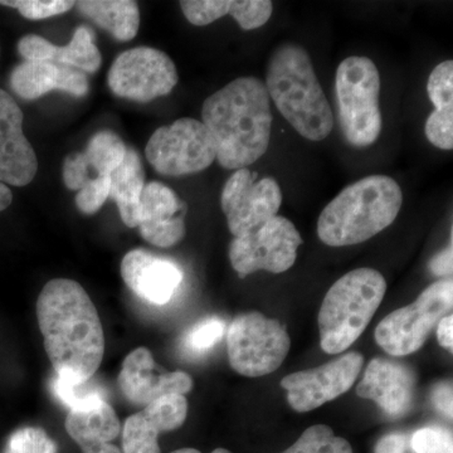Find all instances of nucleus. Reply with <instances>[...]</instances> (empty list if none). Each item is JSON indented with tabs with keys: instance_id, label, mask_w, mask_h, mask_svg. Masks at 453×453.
<instances>
[{
	"instance_id": "1",
	"label": "nucleus",
	"mask_w": 453,
	"mask_h": 453,
	"mask_svg": "<svg viewBox=\"0 0 453 453\" xmlns=\"http://www.w3.org/2000/svg\"><path fill=\"white\" fill-rule=\"evenodd\" d=\"M37 319L57 375L76 381L94 377L105 354V336L85 288L68 279L47 282L38 296Z\"/></svg>"
},
{
	"instance_id": "2",
	"label": "nucleus",
	"mask_w": 453,
	"mask_h": 453,
	"mask_svg": "<svg viewBox=\"0 0 453 453\" xmlns=\"http://www.w3.org/2000/svg\"><path fill=\"white\" fill-rule=\"evenodd\" d=\"M273 119L266 86L256 77H240L203 104V125L225 169L247 168L266 154Z\"/></svg>"
},
{
	"instance_id": "3",
	"label": "nucleus",
	"mask_w": 453,
	"mask_h": 453,
	"mask_svg": "<svg viewBox=\"0 0 453 453\" xmlns=\"http://www.w3.org/2000/svg\"><path fill=\"white\" fill-rule=\"evenodd\" d=\"M265 86L277 110L303 138L318 142L332 134L333 110L303 46L283 43L273 50Z\"/></svg>"
},
{
	"instance_id": "4",
	"label": "nucleus",
	"mask_w": 453,
	"mask_h": 453,
	"mask_svg": "<svg viewBox=\"0 0 453 453\" xmlns=\"http://www.w3.org/2000/svg\"><path fill=\"white\" fill-rule=\"evenodd\" d=\"M403 203L401 187L388 175H369L342 189L318 220V235L330 247L354 246L388 228Z\"/></svg>"
},
{
	"instance_id": "5",
	"label": "nucleus",
	"mask_w": 453,
	"mask_h": 453,
	"mask_svg": "<svg viewBox=\"0 0 453 453\" xmlns=\"http://www.w3.org/2000/svg\"><path fill=\"white\" fill-rule=\"evenodd\" d=\"M387 282L372 268H357L334 283L319 311L320 345L339 354L360 338L386 296Z\"/></svg>"
},
{
	"instance_id": "6",
	"label": "nucleus",
	"mask_w": 453,
	"mask_h": 453,
	"mask_svg": "<svg viewBox=\"0 0 453 453\" xmlns=\"http://www.w3.org/2000/svg\"><path fill=\"white\" fill-rule=\"evenodd\" d=\"M340 127L354 148H368L381 133L380 76L368 57L351 56L338 65L335 76Z\"/></svg>"
},
{
	"instance_id": "7",
	"label": "nucleus",
	"mask_w": 453,
	"mask_h": 453,
	"mask_svg": "<svg viewBox=\"0 0 453 453\" xmlns=\"http://www.w3.org/2000/svg\"><path fill=\"white\" fill-rule=\"evenodd\" d=\"M290 347L285 326L257 311L238 315L226 332L229 365L244 377H264L275 372L285 362Z\"/></svg>"
},
{
	"instance_id": "8",
	"label": "nucleus",
	"mask_w": 453,
	"mask_h": 453,
	"mask_svg": "<svg viewBox=\"0 0 453 453\" xmlns=\"http://www.w3.org/2000/svg\"><path fill=\"white\" fill-rule=\"evenodd\" d=\"M452 279L432 283L411 305L395 310L375 329V342L392 357L416 353L432 329L452 309Z\"/></svg>"
},
{
	"instance_id": "9",
	"label": "nucleus",
	"mask_w": 453,
	"mask_h": 453,
	"mask_svg": "<svg viewBox=\"0 0 453 453\" xmlns=\"http://www.w3.org/2000/svg\"><path fill=\"white\" fill-rule=\"evenodd\" d=\"M145 155L151 166L166 177L196 174L210 168L217 159L210 131L192 118L159 127L149 140Z\"/></svg>"
},
{
	"instance_id": "10",
	"label": "nucleus",
	"mask_w": 453,
	"mask_h": 453,
	"mask_svg": "<svg viewBox=\"0 0 453 453\" xmlns=\"http://www.w3.org/2000/svg\"><path fill=\"white\" fill-rule=\"evenodd\" d=\"M301 244L303 238L294 223L275 216L257 228L234 237L229 246V259L241 277L257 271L282 273L294 266Z\"/></svg>"
},
{
	"instance_id": "11",
	"label": "nucleus",
	"mask_w": 453,
	"mask_h": 453,
	"mask_svg": "<svg viewBox=\"0 0 453 453\" xmlns=\"http://www.w3.org/2000/svg\"><path fill=\"white\" fill-rule=\"evenodd\" d=\"M107 82L118 97L149 103L165 96L177 86V67L162 50L136 47L113 61Z\"/></svg>"
},
{
	"instance_id": "12",
	"label": "nucleus",
	"mask_w": 453,
	"mask_h": 453,
	"mask_svg": "<svg viewBox=\"0 0 453 453\" xmlns=\"http://www.w3.org/2000/svg\"><path fill=\"white\" fill-rule=\"evenodd\" d=\"M249 168L235 170L223 187L220 204L229 231L240 237L277 216L282 203L281 188L275 179L262 178Z\"/></svg>"
},
{
	"instance_id": "13",
	"label": "nucleus",
	"mask_w": 453,
	"mask_h": 453,
	"mask_svg": "<svg viewBox=\"0 0 453 453\" xmlns=\"http://www.w3.org/2000/svg\"><path fill=\"white\" fill-rule=\"evenodd\" d=\"M365 357L357 351L334 359L318 368L292 372L281 380L292 410L310 412L347 393L354 386Z\"/></svg>"
},
{
	"instance_id": "14",
	"label": "nucleus",
	"mask_w": 453,
	"mask_h": 453,
	"mask_svg": "<svg viewBox=\"0 0 453 453\" xmlns=\"http://www.w3.org/2000/svg\"><path fill=\"white\" fill-rule=\"evenodd\" d=\"M119 387L130 403L146 407L166 395H186L193 388V380L184 372H164L155 363L148 348L131 351L122 363Z\"/></svg>"
},
{
	"instance_id": "15",
	"label": "nucleus",
	"mask_w": 453,
	"mask_h": 453,
	"mask_svg": "<svg viewBox=\"0 0 453 453\" xmlns=\"http://www.w3.org/2000/svg\"><path fill=\"white\" fill-rule=\"evenodd\" d=\"M22 110L14 98L0 89V181L25 187L35 179L38 160L23 133Z\"/></svg>"
},
{
	"instance_id": "16",
	"label": "nucleus",
	"mask_w": 453,
	"mask_h": 453,
	"mask_svg": "<svg viewBox=\"0 0 453 453\" xmlns=\"http://www.w3.org/2000/svg\"><path fill=\"white\" fill-rule=\"evenodd\" d=\"M188 416L186 395H166L133 414L122 428L124 453H160L157 437L180 428Z\"/></svg>"
},
{
	"instance_id": "17",
	"label": "nucleus",
	"mask_w": 453,
	"mask_h": 453,
	"mask_svg": "<svg viewBox=\"0 0 453 453\" xmlns=\"http://www.w3.org/2000/svg\"><path fill=\"white\" fill-rule=\"evenodd\" d=\"M121 276L139 299L153 305H165L183 282V271L175 262L145 250H133L124 256Z\"/></svg>"
},
{
	"instance_id": "18",
	"label": "nucleus",
	"mask_w": 453,
	"mask_h": 453,
	"mask_svg": "<svg viewBox=\"0 0 453 453\" xmlns=\"http://www.w3.org/2000/svg\"><path fill=\"white\" fill-rule=\"evenodd\" d=\"M186 204L169 187L146 184L140 199L139 231L153 246L170 249L186 235Z\"/></svg>"
},
{
	"instance_id": "19",
	"label": "nucleus",
	"mask_w": 453,
	"mask_h": 453,
	"mask_svg": "<svg viewBox=\"0 0 453 453\" xmlns=\"http://www.w3.org/2000/svg\"><path fill=\"white\" fill-rule=\"evenodd\" d=\"M417 378L412 369L395 360L374 357L366 368L357 393L371 399L388 416H404L412 407Z\"/></svg>"
},
{
	"instance_id": "20",
	"label": "nucleus",
	"mask_w": 453,
	"mask_h": 453,
	"mask_svg": "<svg viewBox=\"0 0 453 453\" xmlns=\"http://www.w3.org/2000/svg\"><path fill=\"white\" fill-rule=\"evenodd\" d=\"M11 88L23 100L32 101L53 89L83 97L88 95L89 83L86 74L76 68L49 61H25L12 71Z\"/></svg>"
},
{
	"instance_id": "21",
	"label": "nucleus",
	"mask_w": 453,
	"mask_h": 453,
	"mask_svg": "<svg viewBox=\"0 0 453 453\" xmlns=\"http://www.w3.org/2000/svg\"><path fill=\"white\" fill-rule=\"evenodd\" d=\"M429 100L434 111L426 121L425 133L428 142L442 150L453 149V62L437 65L427 82Z\"/></svg>"
},
{
	"instance_id": "22",
	"label": "nucleus",
	"mask_w": 453,
	"mask_h": 453,
	"mask_svg": "<svg viewBox=\"0 0 453 453\" xmlns=\"http://www.w3.org/2000/svg\"><path fill=\"white\" fill-rule=\"evenodd\" d=\"M65 431L83 449L111 443L121 431V423L107 401L85 410L70 411L65 422Z\"/></svg>"
},
{
	"instance_id": "23",
	"label": "nucleus",
	"mask_w": 453,
	"mask_h": 453,
	"mask_svg": "<svg viewBox=\"0 0 453 453\" xmlns=\"http://www.w3.org/2000/svg\"><path fill=\"white\" fill-rule=\"evenodd\" d=\"M145 187V174L139 154L127 149L121 165L111 174L110 198L118 204L122 222L129 228L140 223V199Z\"/></svg>"
},
{
	"instance_id": "24",
	"label": "nucleus",
	"mask_w": 453,
	"mask_h": 453,
	"mask_svg": "<svg viewBox=\"0 0 453 453\" xmlns=\"http://www.w3.org/2000/svg\"><path fill=\"white\" fill-rule=\"evenodd\" d=\"M83 16L94 20L101 28L111 33L116 40L127 42L138 35L140 11L131 0H83L76 2Z\"/></svg>"
},
{
	"instance_id": "25",
	"label": "nucleus",
	"mask_w": 453,
	"mask_h": 453,
	"mask_svg": "<svg viewBox=\"0 0 453 453\" xmlns=\"http://www.w3.org/2000/svg\"><path fill=\"white\" fill-rule=\"evenodd\" d=\"M50 62L76 68L83 73H96L103 62V57L95 44L94 31L88 27L80 26L67 46L53 47Z\"/></svg>"
},
{
	"instance_id": "26",
	"label": "nucleus",
	"mask_w": 453,
	"mask_h": 453,
	"mask_svg": "<svg viewBox=\"0 0 453 453\" xmlns=\"http://www.w3.org/2000/svg\"><path fill=\"white\" fill-rule=\"evenodd\" d=\"M127 148L120 136L112 131L104 130L89 139L88 148L81 153L88 169L98 175H111L127 157Z\"/></svg>"
},
{
	"instance_id": "27",
	"label": "nucleus",
	"mask_w": 453,
	"mask_h": 453,
	"mask_svg": "<svg viewBox=\"0 0 453 453\" xmlns=\"http://www.w3.org/2000/svg\"><path fill=\"white\" fill-rule=\"evenodd\" d=\"M52 392L71 411L85 410L106 401L105 388L94 377L76 381L56 375L52 380Z\"/></svg>"
},
{
	"instance_id": "28",
	"label": "nucleus",
	"mask_w": 453,
	"mask_h": 453,
	"mask_svg": "<svg viewBox=\"0 0 453 453\" xmlns=\"http://www.w3.org/2000/svg\"><path fill=\"white\" fill-rule=\"evenodd\" d=\"M226 333V323L217 316L205 318L193 325L181 339V350L192 357H204L216 347Z\"/></svg>"
},
{
	"instance_id": "29",
	"label": "nucleus",
	"mask_w": 453,
	"mask_h": 453,
	"mask_svg": "<svg viewBox=\"0 0 453 453\" xmlns=\"http://www.w3.org/2000/svg\"><path fill=\"white\" fill-rule=\"evenodd\" d=\"M282 453H353L345 438L334 434L329 426L316 425L306 429L299 440Z\"/></svg>"
},
{
	"instance_id": "30",
	"label": "nucleus",
	"mask_w": 453,
	"mask_h": 453,
	"mask_svg": "<svg viewBox=\"0 0 453 453\" xmlns=\"http://www.w3.org/2000/svg\"><path fill=\"white\" fill-rule=\"evenodd\" d=\"M3 453H57V446L44 429L22 427L9 436Z\"/></svg>"
},
{
	"instance_id": "31",
	"label": "nucleus",
	"mask_w": 453,
	"mask_h": 453,
	"mask_svg": "<svg viewBox=\"0 0 453 453\" xmlns=\"http://www.w3.org/2000/svg\"><path fill=\"white\" fill-rule=\"evenodd\" d=\"M273 3L270 0H231L229 14L243 31H253L266 25L273 16Z\"/></svg>"
},
{
	"instance_id": "32",
	"label": "nucleus",
	"mask_w": 453,
	"mask_h": 453,
	"mask_svg": "<svg viewBox=\"0 0 453 453\" xmlns=\"http://www.w3.org/2000/svg\"><path fill=\"white\" fill-rule=\"evenodd\" d=\"M0 5L16 8L27 19L41 20L59 16L76 7L71 0H0Z\"/></svg>"
},
{
	"instance_id": "33",
	"label": "nucleus",
	"mask_w": 453,
	"mask_h": 453,
	"mask_svg": "<svg viewBox=\"0 0 453 453\" xmlns=\"http://www.w3.org/2000/svg\"><path fill=\"white\" fill-rule=\"evenodd\" d=\"M188 22L204 27L229 13L231 0H183L179 3Z\"/></svg>"
},
{
	"instance_id": "34",
	"label": "nucleus",
	"mask_w": 453,
	"mask_h": 453,
	"mask_svg": "<svg viewBox=\"0 0 453 453\" xmlns=\"http://www.w3.org/2000/svg\"><path fill=\"white\" fill-rule=\"evenodd\" d=\"M110 187L111 175H98L89 179L74 199L77 208L88 216L96 213L105 204L107 198H110Z\"/></svg>"
},
{
	"instance_id": "35",
	"label": "nucleus",
	"mask_w": 453,
	"mask_h": 453,
	"mask_svg": "<svg viewBox=\"0 0 453 453\" xmlns=\"http://www.w3.org/2000/svg\"><path fill=\"white\" fill-rule=\"evenodd\" d=\"M416 453H453L452 432L443 427L418 429L412 437Z\"/></svg>"
},
{
	"instance_id": "36",
	"label": "nucleus",
	"mask_w": 453,
	"mask_h": 453,
	"mask_svg": "<svg viewBox=\"0 0 453 453\" xmlns=\"http://www.w3.org/2000/svg\"><path fill=\"white\" fill-rule=\"evenodd\" d=\"M53 47L55 44L35 35H26L18 42V52L25 61L50 62Z\"/></svg>"
},
{
	"instance_id": "37",
	"label": "nucleus",
	"mask_w": 453,
	"mask_h": 453,
	"mask_svg": "<svg viewBox=\"0 0 453 453\" xmlns=\"http://www.w3.org/2000/svg\"><path fill=\"white\" fill-rule=\"evenodd\" d=\"M88 169L81 153L68 155L64 163V183L70 190H80L89 180Z\"/></svg>"
},
{
	"instance_id": "38",
	"label": "nucleus",
	"mask_w": 453,
	"mask_h": 453,
	"mask_svg": "<svg viewBox=\"0 0 453 453\" xmlns=\"http://www.w3.org/2000/svg\"><path fill=\"white\" fill-rule=\"evenodd\" d=\"M432 402L438 412L445 416L446 418L452 419V383L451 381H442L438 384L432 392Z\"/></svg>"
},
{
	"instance_id": "39",
	"label": "nucleus",
	"mask_w": 453,
	"mask_h": 453,
	"mask_svg": "<svg viewBox=\"0 0 453 453\" xmlns=\"http://www.w3.org/2000/svg\"><path fill=\"white\" fill-rule=\"evenodd\" d=\"M429 270L434 276L449 279L452 275V244L438 253L429 262Z\"/></svg>"
},
{
	"instance_id": "40",
	"label": "nucleus",
	"mask_w": 453,
	"mask_h": 453,
	"mask_svg": "<svg viewBox=\"0 0 453 453\" xmlns=\"http://www.w3.org/2000/svg\"><path fill=\"white\" fill-rule=\"evenodd\" d=\"M407 436L402 434H389L380 438L375 446V453H404L407 449Z\"/></svg>"
},
{
	"instance_id": "41",
	"label": "nucleus",
	"mask_w": 453,
	"mask_h": 453,
	"mask_svg": "<svg viewBox=\"0 0 453 453\" xmlns=\"http://www.w3.org/2000/svg\"><path fill=\"white\" fill-rule=\"evenodd\" d=\"M437 338L441 347L452 350L453 347V316H443L437 324Z\"/></svg>"
},
{
	"instance_id": "42",
	"label": "nucleus",
	"mask_w": 453,
	"mask_h": 453,
	"mask_svg": "<svg viewBox=\"0 0 453 453\" xmlns=\"http://www.w3.org/2000/svg\"><path fill=\"white\" fill-rule=\"evenodd\" d=\"M12 202H13V195H12L11 189L7 184L0 181V211L7 210Z\"/></svg>"
},
{
	"instance_id": "43",
	"label": "nucleus",
	"mask_w": 453,
	"mask_h": 453,
	"mask_svg": "<svg viewBox=\"0 0 453 453\" xmlns=\"http://www.w3.org/2000/svg\"><path fill=\"white\" fill-rule=\"evenodd\" d=\"M83 453H122L119 447L112 443H104V445L91 447V449H83Z\"/></svg>"
},
{
	"instance_id": "44",
	"label": "nucleus",
	"mask_w": 453,
	"mask_h": 453,
	"mask_svg": "<svg viewBox=\"0 0 453 453\" xmlns=\"http://www.w3.org/2000/svg\"><path fill=\"white\" fill-rule=\"evenodd\" d=\"M170 453H202L201 451H198V449H177V451H173ZM211 453H232L231 451H228V449H214Z\"/></svg>"
}]
</instances>
